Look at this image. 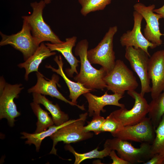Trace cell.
<instances>
[{
	"label": "cell",
	"mask_w": 164,
	"mask_h": 164,
	"mask_svg": "<svg viewBox=\"0 0 164 164\" xmlns=\"http://www.w3.org/2000/svg\"><path fill=\"white\" fill-rule=\"evenodd\" d=\"M88 45L87 40L83 39L79 42L76 46L74 53L80 57V68L79 73L73 79L92 91L103 90L107 87L104 80L107 72L102 67L97 70L92 66L87 56Z\"/></svg>",
	"instance_id": "obj_1"
},
{
	"label": "cell",
	"mask_w": 164,
	"mask_h": 164,
	"mask_svg": "<svg viewBox=\"0 0 164 164\" xmlns=\"http://www.w3.org/2000/svg\"><path fill=\"white\" fill-rule=\"evenodd\" d=\"M46 5L44 0L31 3L32 14L28 16H22L23 19L26 20L29 24L32 35L38 46L44 41H49L53 44L63 42L53 32L43 19V11Z\"/></svg>",
	"instance_id": "obj_2"
},
{
	"label": "cell",
	"mask_w": 164,
	"mask_h": 164,
	"mask_svg": "<svg viewBox=\"0 0 164 164\" xmlns=\"http://www.w3.org/2000/svg\"><path fill=\"white\" fill-rule=\"evenodd\" d=\"M108 91L124 95L126 91L135 90L138 84L133 72L120 60H116L113 69L104 78Z\"/></svg>",
	"instance_id": "obj_3"
},
{
	"label": "cell",
	"mask_w": 164,
	"mask_h": 164,
	"mask_svg": "<svg viewBox=\"0 0 164 164\" xmlns=\"http://www.w3.org/2000/svg\"><path fill=\"white\" fill-rule=\"evenodd\" d=\"M114 138L107 139L104 147L116 151L118 156L130 164L143 163L153 155L150 144L142 143L139 148H135L128 141Z\"/></svg>",
	"instance_id": "obj_4"
},
{
	"label": "cell",
	"mask_w": 164,
	"mask_h": 164,
	"mask_svg": "<svg viewBox=\"0 0 164 164\" xmlns=\"http://www.w3.org/2000/svg\"><path fill=\"white\" fill-rule=\"evenodd\" d=\"M118 29L116 26L110 27L97 45L87 52V58L91 63L100 65L107 73L113 69L115 64L113 41Z\"/></svg>",
	"instance_id": "obj_5"
},
{
	"label": "cell",
	"mask_w": 164,
	"mask_h": 164,
	"mask_svg": "<svg viewBox=\"0 0 164 164\" xmlns=\"http://www.w3.org/2000/svg\"><path fill=\"white\" fill-rule=\"evenodd\" d=\"M88 114V112L80 114L79 118L75 121L61 127L50 136L53 141L50 154L57 155L55 146L59 142L62 141L64 143L70 144L84 140L93 136V133L86 132L84 128Z\"/></svg>",
	"instance_id": "obj_6"
},
{
	"label": "cell",
	"mask_w": 164,
	"mask_h": 164,
	"mask_svg": "<svg viewBox=\"0 0 164 164\" xmlns=\"http://www.w3.org/2000/svg\"><path fill=\"white\" fill-rule=\"evenodd\" d=\"M22 86L21 84H8L3 77H0V119L6 118L11 127L14 126L15 118L21 115L17 110L14 99L19 97V94L24 88Z\"/></svg>",
	"instance_id": "obj_7"
},
{
	"label": "cell",
	"mask_w": 164,
	"mask_h": 164,
	"mask_svg": "<svg viewBox=\"0 0 164 164\" xmlns=\"http://www.w3.org/2000/svg\"><path fill=\"white\" fill-rule=\"evenodd\" d=\"M128 95L135 100L132 108L128 110L125 107L115 110L111 113L124 126L136 124L144 119L148 114L149 104L140 93L135 90L127 91Z\"/></svg>",
	"instance_id": "obj_8"
},
{
	"label": "cell",
	"mask_w": 164,
	"mask_h": 164,
	"mask_svg": "<svg viewBox=\"0 0 164 164\" xmlns=\"http://www.w3.org/2000/svg\"><path fill=\"white\" fill-rule=\"evenodd\" d=\"M2 39L0 46L9 45L22 54L26 60L35 52L38 46L33 37L30 27L27 22L23 19L22 29L16 34L7 35L0 32Z\"/></svg>",
	"instance_id": "obj_9"
},
{
	"label": "cell",
	"mask_w": 164,
	"mask_h": 164,
	"mask_svg": "<svg viewBox=\"0 0 164 164\" xmlns=\"http://www.w3.org/2000/svg\"><path fill=\"white\" fill-rule=\"evenodd\" d=\"M125 57L129 62L133 70L139 77L141 83L140 93L143 96L150 92V80L148 73L149 57V55L141 48L133 47H126Z\"/></svg>",
	"instance_id": "obj_10"
},
{
	"label": "cell",
	"mask_w": 164,
	"mask_h": 164,
	"mask_svg": "<svg viewBox=\"0 0 164 164\" xmlns=\"http://www.w3.org/2000/svg\"><path fill=\"white\" fill-rule=\"evenodd\" d=\"M156 128L149 117L132 125L124 126L112 135L121 139L152 144L155 136Z\"/></svg>",
	"instance_id": "obj_11"
},
{
	"label": "cell",
	"mask_w": 164,
	"mask_h": 164,
	"mask_svg": "<svg viewBox=\"0 0 164 164\" xmlns=\"http://www.w3.org/2000/svg\"><path fill=\"white\" fill-rule=\"evenodd\" d=\"M134 9L140 14L146 22L144 29V36L149 42L157 46L161 45L162 40L161 39L163 35L160 32L159 20L162 18L159 14L154 12L155 5L153 4L146 6L141 2L135 3Z\"/></svg>",
	"instance_id": "obj_12"
},
{
	"label": "cell",
	"mask_w": 164,
	"mask_h": 164,
	"mask_svg": "<svg viewBox=\"0 0 164 164\" xmlns=\"http://www.w3.org/2000/svg\"><path fill=\"white\" fill-rule=\"evenodd\" d=\"M134 25L132 30H128L121 36L120 41L122 46H132L135 48H141L151 56L148 48L153 49L157 46L149 41L142 32L141 23L143 17L137 11L133 13Z\"/></svg>",
	"instance_id": "obj_13"
},
{
	"label": "cell",
	"mask_w": 164,
	"mask_h": 164,
	"mask_svg": "<svg viewBox=\"0 0 164 164\" xmlns=\"http://www.w3.org/2000/svg\"><path fill=\"white\" fill-rule=\"evenodd\" d=\"M148 73L152 83L150 92L153 99L164 91V49L156 51L149 57Z\"/></svg>",
	"instance_id": "obj_14"
},
{
	"label": "cell",
	"mask_w": 164,
	"mask_h": 164,
	"mask_svg": "<svg viewBox=\"0 0 164 164\" xmlns=\"http://www.w3.org/2000/svg\"><path fill=\"white\" fill-rule=\"evenodd\" d=\"M37 81L36 84L28 90L29 93H37L44 95H48L55 97L73 106H76L80 109L85 110L84 105L76 104L67 99L58 90L56 84H58L59 77L58 75L53 74L51 79H48L39 71L36 73Z\"/></svg>",
	"instance_id": "obj_15"
},
{
	"label": "cell",
	"mask_w": 164,
	"mask_h": 164,
	"mask_svg": "<svg viewBox=\"0 0 164 164\" xmlns=\"http://www.w3.org/2000/svg\"><path fill=\"white\" fill-rule=\"evenodd\" d=\"M83 95L88 104V111L90 117L99 115L101 111L105 112L104 108L106 105H114L120 108L125 107L124 104L119 103V101L123 97V95L121 94L114 93L109 94L106 92L101 96L94 95L90 92Z\"/></svg>",
	"instance_id": "obj_16"
},
{
	"label": "cell",
	"mask_w": 164,
	"mask_h": 164,
	"mask_svg": "<svg viewBox=\"0 0 164 164\" xmlns=\"http://www.w3.org/2000/svg\"><path fill=\"white\" fill-rule=\"evenodd\" d=\"M77 37L73 36L66 38L65 41L58 44L47 43L45 44L51 51H57L61 53L70 66V68L65 70L66 75L70 77H73V74L78 73L77 68L78 66L80 61L77 60L73 55L72 49L75 46Z\"/></svg>",
	"instance_id": "obj_17"
},
{
	"label": "cell",
	"mask_w": 164,
	"mask_h": 164,
	"mask_svg": "<svg viewBox=\"0 0 164 164\" xmlns=\"http://www.w3.org/2000/svg\"><path fill=\"white\" fill-rule=\"evenodd\" d=\"M54 60L58 65V69L54 68L50 65H46V67L51 69L53 71L60 75L63 78L69 89V98L71 100L72 102L77 104V100L81 95L92 91L86 88L79 82L71 80L67 76L63 70V63L61 56H56Z\"/></svg>",
	"instance_id": "obj_18"
},
{
	"label": "cell",
	"mask_w": 164,
	"mask_h": 164,
	"mask_svg": "<svg viewBox=\"0 0 164 164\" xmlns=\"http://www.w3.org/2000/svg\"><path fill=\"white\" fill-rule=\"evenodd\" d=\"M56 54V52L51 51L45 44L42 43L31 56L24 62L18 65L19 67L25 69V80H28L29 75L31 72H39V66L44 60Z\"/></svg>",
	"instance_id": "obj_19"
},
{
	"label": "cell",
	"mask_w": 164,
	"mask_h": 164,
	"mask_svg": "<svg viewBox=\"0 0 164 164\" xmlns=\"http://www.w3.org/2000/svg\"><path fill=\"white\" fill-rule=\"evenodd\" d=\"M33 101L43 105L50 112L54 124L59 126L69 120L68 115L62 111L58 104H54L44 96L37 93H32Z\"/></svg>",
	"instance_id": "obj_20"
},
{
	"label": "cell",
	"mask_w": 164,
	"mask_h": 164,
	"mask_svg": "<svg viewBox=\"0 0 164 164\" xmlns=\"http://www.w3.org/2000/svg\"><path fill=\"white\" fill-rule=\"evenodd\" d=\"M76 119L68 120L63 124L59 126L55 125L50 126L46 130L39 133H29L25 132L21 133L22 135L21 138L26 139V144L30 145L34 144L36 148L37 152L39 151L42 141L46 137L50 136L61 127L75 121Z\"/></svg>",
	"instance_id": "obj_21"
},
{
	"label": "cell",
	"mask_w": 164,
	"mask_h": 164,
	"mask_svg": "<svg viewBox=\"0 0 164 164\" xmlns=\"http://www.w3.org/2000/svg\"><path fill=\"white\" fill-rule=\"evenodd\" d=\"M30 105L31 108L37 119L36 128L34 133H39L47 129L54 124L52 118L47 111L40 107L39 104L33 101Z\"/></svg>",
	"instance_id": "obj_22"
},
{
	"label": "cell",
	"mask_w": 164,
	"mask_h": 164,
	"mask_svg": "<svg viewBox=\"0 0 164 164\" xmlns=\"http://www.w3.org/2000/svg\"><path fill=\"white\" fill-rule=\"evenodd\" d=\"M149 118L156 128L164 114V91L149 104Z\"/></svg>",
	"instance_id": "obj_23"
},
{
	"label": "cell",
	"mask_w": 164,
	"mask_h": 164,
	"mask_svg": "<svg viewBox=\"0 0 164 164\" xmlns=\"http://www.w3.org/2000/svg\"><path fill=\"white\" fill-rule=\"evenodd\" d=\"M65 149L71 152L75 157L74 164H79L86 159L93 158L103 159L108 156L111 150L107 147H104V149L101 151L98 150V147L87 152L84 153H78L69 144L64 147Z\"/></svg>",
	"instance_id": "obj_24"
},
{
	"label": "cell",
	"mask_w": 164,
	"mask_h": 164,
	"mask_svg": "<svg viewBox=\"0 0 164 164\" xmlns=\"http://www.w3.org/2000/svg\"><path fill=\"white\" fill-rule=\"evenodd\" d=\"M111 1V0H78L81 6L80 13L84 16L91 12L103 10Z\"/></svg>",
	"instance_id": "obj_25"
},
{
	"label": "cell",
	"mask_w": 164,
	"mask_h": 164,
	"mask_svg": "<svg viewBox=\"0 0 164 164\" xmlns=\"http://www.w3.org/2000/svg\"><path fill=\"white\" fill-rule=\"evenodd\" d=\"M155 136L151 144L153 155L159 154L164 157V114L155 130Z\"/></svg>",
	"instance_id": "obj_26"
},
{
	"label": "cell",
	"mask_w": 164,
	"mask_h": 164,
	"mask_svg": "<svg viewBox=\"0 0 164 164\" xmlns=\"http://www.w3.org/2000/svg\"><path fill=\"white\" fill-rule=\"evenodd\" d=\"M124 127L121 123L116 119L111 114L108 116L102 125L101 131L109 132L113 135Z\"/></svg>",
	"instance_id": "obj_27"
},
{
	"label": "cell",
	"mask_w": 164,
	"mask_h": 164,
	"mask_svg": "<svg viewBox=\"0 0 164 164\" xmlns=\"http://www.w3.org/2000/svg\"><path fill=\"white\" fill-rule=\"evenodd\" d=\"M105 119L99 115L93 116L92 120L87 122V125L84 127L87 132H93L95 135H98L101 132V129Z\"/></svg>",
	"instance_id": "obj_28"
},
{
	"label": "cell",
	"mask_w": 164,
	"mask_h": 164,
	"mask_svg": "<svg viewBox=\"0 0 164 164\" xmlns=\"http://www.w3.org/2000/svg\"><path fill=\"white\" fill-rule=\"evenodd\" d=\"M108 156L113 161L111 164H130L128 162L119 157L117 155L114 150H111Z\"/></svg>",
	"instance_id": "obj_29"
},
{
	"label": "cell",
	"mask_w": 164,
	"mask_h": 164,
	"mask_svg": "<svg viewBox=\"0 0 164 164\" xmlns=\"http://www.w3.org/2000/svg\"><path fill=\"white\" fill-rule=\"evenodd\" d=\"M164 157L159 154H155L148 161L143 164H163Z\"/></svg>",
	"instance_id": "obj_30"
},
{
	"label": "cell",
	"mask_w": 164,
	"mask_h": 164,
	"mask_svg": "<svg viewBox=\"0 0 164 164\" xmlns=\"http://www.w3.org/2000/svg\"><path fill=\"white\" fill-rule=\"evenodd\" d=\"M154 12L160 15L164 19V4L161 7L157 9H154Z\"/></svg>",
	"instance_id": "obj_31"
},
{
	"label": "cell",
	"mask_w": 164,
	"mask_h": 164,
	"mask_svg": "<svg viewBox=\"0 0 164 164\" xmlns=\"http://www.w3.org/2000/svg\"><path fill=\"white\" fill-rule=\"evenodd\" d=\"M53 0H44V1L46 4H48L51 3Z\"/></svg>",
	"instance_id": "obj_32"
},
{
	"label": "cell",
	"mask_w": 164,
	"mask_h": 164,
	"mask_svg": "<svg viewBox=\"0 0 164 164\" xmlns=\"http://www.w3.org/2000/svg\"><path fill=\"white\" fill-rule=\"evenodd\" d=\"M163 164H164V161L163 162Z\"/></svg>",
	"instance_id": "obj_33"
},
{
	"label": "cell",
	"mask_w": 164,
	"mask_h": 164,
	"mask_svg": "<svg viewBox=\"0 0 164 164\" xmlns=\"http://www.w3.org/2000/svg\"></svg>",
	"instance_id": "obj_34"
}]
</instances>
